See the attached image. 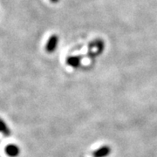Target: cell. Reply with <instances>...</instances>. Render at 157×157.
Listing matches in <instances>:
<instances>
[{
  "instance_id": "1",
  "label": "cell",
  "mask_w": 157,
  "mask_h": 157,
  "mask_svg": "<svg viewBox=\"0 0 157 157\" xmlns=\"http://www.w3.org/2000/svg\"><path fill=\"white\" fill-rule=\"evenodd\" d=\"M111 152H112V149L108 145H104L97 148L95 151L93 153V157H107L110 155Z\"/></svg>"
},
{
  "instance_id": "4",
  "label": "cell",
  "mask_w": 157,
  "mask_h": 157,
  "mask_svg": "<svg viewBox=\"0 0 157 157\" xmlns=\"http://www.w3.org/2000/svg\"><path fill=\"white\" fill-rule=\"evenodd\" d=\"M67 63L72 67H78L80 64V59L78 57H69L67 59Z\"/></svg>"
},
{
  "instance_id": "2",
  "label": "cell",
  "mask_w": 157,
  "mask_h": 157,
  "mask_svg": "<svg viewBox=\"0 0 157 157\" xmlns=\"http://www.w3.org/2000/svg\"><path fill=\"white\" fill-rule=\"evenodd\" d=\"M58 43H59V38L57 35H52L51 36L50 39H48L46 45H45V50L47 52H53L56 50L57 46H58Z\"/></svg>"
},
{
  "instance_id": "3",
  "label": "cell",
  "mask_w": 157,
  "mask_h": 157,
  "mask_svg": "<svg viewBox=\"0 0 157 157\" xmlns=\"http://www.w3.org/2000/svg\"><path fill=\"white\" fill-rule=\"evenodd\" d=\"M6 155L10 157H17L18 155H19V152H20V149L19 147L15 145V144H9L6 147Z\"/></svg>"
},
{
  "instance_id": "5",
  "label": "cell",
  "mask_w": 157,
  "mask_h": 157,
  "mask_svg": "<svg viewBox=\"0 0 157 157\" xmlns=\"http://www.w3.org/2000/svg\"><path fill=\"white\" fill-rule=\"evenodd\" d=\"M0 132L5 135V136H9L11 135V131L7 125L5 123V121L0 118Z\"/></svg>"
},
{
  "instance_id": "6",
  "label": "cell",
  "mask_w": 157,
  "mask_h": 157,
  "mask_svg": "<svg viewBox=\"0 0 157 157\" xmlns=\"http://www.w3.org/2000/svg\"><path fill=\"white\" fill-rule=\"evenodd\" d=\"M51 2H52V3H58L59 0H51Z\"/></svg>"
}]
</instances>
